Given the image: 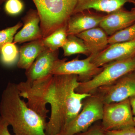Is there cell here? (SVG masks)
Returning a JSON list of instances; mask_svg holds the SVG:
<instances>
[{
	"instance_id": "cell-1",
	"label": "cell",
	"mask_w": 135,
	"mask_h": 135,
	"mask_svg": "<svg viewBox=\"0 0 135 135\" xmlns=\"http://www.w3.org/2000/svg\"><path fill=\"white\" fill-rule=\"evenodd\" d=\"M78 76L74 74L53 75L46 82L40 96L41 104L51 107L49 120L46 124V135H58L80 112L83 102L91 94L75 92Z\"/></svg>"
},
{
	"instance_id": "cell-2",
	"label": "cell",
	"mask_w": 135,
	"mask_h": 135,
	"mask_svg": "<svg viewBox=\"0 0 135 135\" xmlns=\"http://www.w3.org/2000/svg\"><path fill=\"white\" fill-rule=\"evenodd\" d=\"M0 115L12 127L16 135H46V120L22 99L17 84L9 82L3 91Z\"/></svg>"
},
{
	"instance_id": "cell-3",
	"label": "cell",
	"mask_w": 135,
	"mask_h": 135,
	"mask_svg": "<svg viewBox=\"0 0 135 135\" xmlns=\"http://www.w3.org/2000/svg\"><path fill=\"white\" fill-rule=\"evenodd\" d=\"M40 18L42 37L66 25L73 15L78 0H32Z\"/></svg>"
},
{
	"instance_id": "cell-4",
	"label": "cell",
	"mask_w": 135,
	"mask_h": 135,
	"mask_svg": "<svg viewBox=\"0 0 135 135\" xmlns=\"http://www.w3.org/2000/svg\"><path fill=\"white\" fill-rule=\"evenodd\" d=\"M135 70V55L111 62L103 66L102 71L91 80L79 82L75 92L80 94H93L99 87L110 85L126 74Z\"/></svg>"
},
{
	"instance_id": "cell-5",
	"label": "cell",
	"mask_w": 135,
	"mask_h": 135,
	"mask_svg": "<svg viewBox=\"0 0 135 135\" xmlns=\"http://www.w3.org/2000/svg\"><path fill=\"white\" fill-rule=\"evenodd\" d=\"M104 104L99 97L92 94L83 102L79 114L58 135H75L84 132L103 118Z\"/></svg>"
},
{
	"instance_id": "cell-6",
	"label": "cell",
	"mask_w": 135,
	"mask_h": 135,
	"mask_svg": "<svg viewBox=\"0 0 135 135\" xmlns=\"http://www.w3.org/2000/svg\"><path fill=\"white\" fill-rule=\"evenodd\" d=\"M129 99L104 104L101 127L105 131L118 130L134 127Z\"/></svg>"
},
{
	"instance_id": "cell-7",
	"label": "cell",
	"mask_w": 135,
	"mask_h": 135,
	"mask_svg": "<svg viewBox=\"0 0 135 135\" xmlns=\"http://www.w3.org/2000/svg\"><path fill=\"white\" fill-rule=\"evenodd\" d=\"M92 94L99 97L104 104L120 102L134 96L135 70L126 74L110 85L99 87Z\"/></svg>"
},
{
	"instance_id": "cell-8",
	"label": "cell",
	"mask_w": 135,
	"mask_h": 135,
	"mask_svg": "<svg viewBox=\"0 0 135 135\" xmlns=\"http://www.w3.org/2000/svg\"><path fill=\"white\" fill-rule=\"evenodd\" d=\"M91 57L80 60L79 57L69 61L66 59H59L56 62L52 72V75L74 74L78 76L79 82L88 81L97 75L103 69L91 62Z\"/></svg>"
},
{
	"instance_id": "cell-9",
	"label": "cell",
	"mask_w": 135,
	"mask_h": 135,
	"mask_svg": "<svg viewBox=\"0 0 135 135\" xmlns=\"http://www.w3.org/2000/svg\"><path fill=\"white\" fill-rule=\"evenodd\" d=\"M58 50L47 48L41 52L31 66L26 70V81L32 82L52 75L55 64L59 59Z\"/></svg>"
},
{
	"instance_id": "cell-10",
	"label": "cell",
	"mask_w": 135,
	"mask_h": 135,
	"mask_svg": "<svg viewBox=\"0 0 135 135\" xmlns=\"http://www.w3.org/2000/svg\"><path fill=\"white\" fill-rule=\"evenodd\" d=\"M135 55V40L109 45L104 50L91 59L98 67L113 62L127 59Z\"/></svg>"
},
{
	"instance_id": "cell-11",
	"label": "cell",
	"mask_w": 135,
	"mask_h": 135,
	"mask_svg": "<svg viewBox=\"0 0 135 135\" xmlns=\"http://www.w3.org/2000/svg\"><path fill=\"white\" fill-rule=\"evenodd\" d=\"M134 23L135 8L131 11L122 8L105 16L99 27L110 36Z\"/></svg>"
},
{
	"instance_id": "cell-12",
	"label": "cell",
	"mask_w": 135,
	"mask_h": 135,
	"mask_svg": "<svg viewBox=\"0 0 135 135\" xmlns=\"http://www.w3.org/2000/svg\"><path fill=\"white\" fill-rule=\"evenodd\" d=\"M22 20L23 26L16 34L13 42L21 44L43 38L40 26V18L37 10L29 9Z\"/></svg>"
},
{
	"instance_id": "cell-13",
	"label": "cell",
	"mask_w": 135,
	"mask_h": 135,
	"mask_svg": "<svg viewBox=\"0 0 135 135\" xmlns=\"http://www.w3.org/2000/svg\"><path fill=\"white\" fill-rule=\"evenodd\" d=\"M105 16L84 11L72 15L67 22L68 35H76L87 30L99 27Z\"/></svg>"
},
{
	"instance_id": "cell-14",
	"label": "cell",
	"mask_w": 135,
	"mask_h": 135,
	"mask_svg": "<svg viewBox=\"0 0 135 135\" xmlns=\"http://www.w3.org/2000/svg\"><path fill=\"white\" fill-rule=\"evenodd\" d=\"M76 36L83 40L89 52V56L92 59L109 45L108 35L100 27L87 30Z\"/></svg>"
},
{
	"instance_id": "cell-15",
	"label": "cell",
	"mask_w": 135,
	"mask_h": 135,
	"mask_svg": "<svg viewBox=\"0 0 135 135\" xmlns=\"http://www.w3.org/2000/svg\"><path fill=\"white\" fill-rule=\"evenodd\" d=\"M127 3L135 4L133 0H78L73 15L90 9L110 14Z\"/></svg>"
},
{
	"instance_id": "cell-16",
	"label": "cell",
	"mask_w": 135,
	"mask_h": 135,
	"mask_svg": "<svg viewBox=\"0 0 135 135\" xmlns=\"http://www.w3.org/2000/svg\"><path fill=\"white\" fill-rule=\"evenodd\" d=\"M42 39L30 41L20 47L19 59L17 64L18 68L27 70L39 55L47 48L43 45Z\"/></svg>"
},
{
	"instance_id": "cell-17",
	"label": "cell",
	"mask_w": 135,
	"mask_h": 135,
	"mask_svg": "<svg viewBox=\"0 0 135 135\" xmlns=\"http://www.w3.org/2000/svg\"><path fill=\"white\" fill-rule=\"evenodd\" d=\"M67 25L57 29L49 36L42 38V43L46 47L56 50L64 45L67 36Z\"/></svg>"
},
{
	"instance_id": "cell-18",
	"label": "cell",
	"mask_w": 135,
	"mask_h": 135,
	"mask_svg": "<svg viewBox=\"0 0 135 135\" xmlns=\"http://www.w3.org/2000/svg\"><path fill=\"white\" fill-rule=\"evenodd\" d=\"M65 56H69L77 54L88 56L89 53L83 40L75 35H69L64 45L62 47Z\"/></svg>"
},
{
	"instance_id": "cell-19",
	"label": "cell",
	"mask_w": 135,
	"mask_h": 135,
	"mask_svg": "<svg viewBox=\"0 0 135 135\" xmlns=\"http://www.w3.org/2000/svg\"><path fill=\"white\" fill-rule=\"evenodd\" d=\"M16 44L14 42L6 44L0 51L2 62L5 65H12L17 60L19 51Z\"/></svg>"
},
{
	"instance_id": "cell-20",
	"label": "cell",
	"mask_w": 135,
	"mask_h": 135,
	"mask_svg": "<svg viewBox=\"0 0 135 135\" xmlns=\"http://www.w3.org/2000/svg\"><path fill=\"white\" fill-rule=\"evenodd\" d=\"M135 40V23L109 37V45Z\"/></svg>"
},
{
	"instance_id": "cell-21",
	"label": "cell",
	"mask_w": 135,
	"mask_h": 135,
	"mask_svg": "<svg viewBox=\"0 0 135 135\" xmlns=\"http://www.w3.org/2000/svg\"><path fill=\"white\" fill-rule=\"evenodd\" d=\"M23 25V23L19 22L14 26L0 31V51L6 44L13 42L17 31Z\"/></svg>"
},
{
	"instance_id": "cell-22",
	"label": "cell",
	"mask_w": 135,
	"mask_h": 135,
	"mask_svg": "<svg viewBox=\"0 0 135 135\" xmlns=\"http://www.w3.org/2000/svg\"><path fill=\"white\" fill-rule=\"evenodd\" d=\"M5 2L4 9L6 13L9 15H19L24 8L22 0H7Z\"/></svg>"
},
{
	"instance_id": "cell-23",
	"label": "cell",
	"mask_w": 135,
	"mask_h": 135,
	"mask_svg": "<svg viewBox=\"0 0 135 135\" xmlns=\"http://www.w3.org/2000/svg\"><path fill=\"white\" fill-rule=\"evenodd\" d=\"M75 135H105L101 124L91 126L86 131Z\"/></svg>"
},
{
	"instance_id": "cell-24",
	"label": "cell",
	"mask_w": 135,
	"mask_h": 135,
	"mask_svg": "<svg viewBox=\"0 0 135 135\" xmlns=\"http://www.w3.org/2000/svg\"><path fill=\"white\" fill-rule=\"evenodd\" d=\"M105 135H135V126L121 130L105 131Z\"/></svg>"
},
{
	"instance_id": "cell-25",
	"label": "cell",
	"mask_w": 135,
	"mask_h": 135,
	"mask_svg": "<svg viewBox=\"0 0 135 135\" xmlns=\"http://www.w3.org/2000/svg\"><path fill=\"white\" fill-rule=\"evenodd\" d=\"M7 122L0 116V135H11L9 131Z\"/></svg>"
},
{
	"instance_id": "cell-26",
	"label": "cell",
	"mask_w": 135,
	"mask_h": 135,
	"mask_svg": "<svg viewBox=\"0 0 135 135\" xmlns=\"http://www.w3.org/2000/svg\"><path fill=\"white\" fill-rule=\"evenodd\" d=\"M129 99L133 116H135V96L131 97Z\"/></svg>"
},
{
	"instance_id": "cell-27",
	"label": "cell",
	"mask_w": 135,
	"mask_h": 135,
	"mask_svg": "<svg viewBox=\"0 0 135 135\" xmlns=\"http://www.w3.org/2000/svg\"><path fill=\"white\" fill-rule=\"evenodd\" d=\"M7 0H0V5H2L3 3L5 2Z\"/></svg>"
},
{
	"instance_id": "cell-28",
	"label": "cell",
	"mask_w": 135,
	"mask_h": 135,
	"mask_svg": "<svg viewBox=\"0 0 135 135\" xmlns=\"http://www.w3.org/2000/svg\"><path fill=\"white\" fill-rule=\"evenodd\" d=\"M134 122L135 126V116L134 117Z\"/></svg>"
},
{
	"instance_id": "cell-29",
	"label": "cell",
	"mask_w": 135,
	"mask_h": 135,
	"mask_svg": "<svg viewBox=\"0 0 135 135\" xmlns=\"http://www.w3.org/2000/svg\"><path fill=\"white\" fill-rule=\"evenodd\" d=\"M133 1H134V2H135V0H133Z\"/></svg>"
},
{
	"instance_id": "cell-30",
	"label": "cell",
	"mask_w": 135,
	"mask_h": 135,
	"mask_svg": "<svg viewBox=\"0 0 135 135\" xmlns=\"http://www.w3.org/2000/svg\"><path fill=\"white\" fill-rule=\"evenodd\" d=\"M0 9H1V7H0Z\"/></svg>"
}]
</instances>
